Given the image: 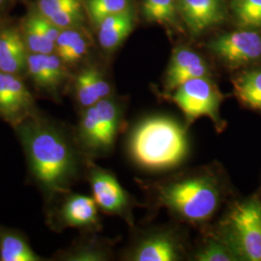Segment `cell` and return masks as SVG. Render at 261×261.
<instances>
[{"label":"cell","instance_id":"obj_1","mask_svg":"<svg viewBox=\"0 0 261 261\" xmlns=\"http://www.w3.org/2000/svg\"><path fill=\"white\" fill-rule=\"evenodd\" d=\"M152 203L180 223L204 228L232 197L224 168L210 164L142 184Z\"/></svg>","mask_w":261,"mask_h":261},{"label":"cell","instance_id":"obj_2","mask_svg":"<svg viewBox=\"0 0 261 261\" xmlns=\"http://www.w3.org/2000/svg\"><path fill=\"white\" fill-rule=\"evenodd\" d=\"M17 129L38 183L50 193L67 192L75 179L79 163L65 135L37 116L28 118Z\"/></svg>","mask_w":261,"mask_h":261},{"label":"cell","instance_id":"obj_3","mask_svg":"<svg viewBox=\"0 0 261 261\" xmlns=\"http://www.w3.org/2000/svg\"><path fill=\"white\" fill-rule=\"evenodd\" d=\"M188 127L177 120L156 115L138 123L130 133L128 150L140 168L166 171L177 168L190 152Z\"/></svg>","mask_w":261,"mask_h":261},{"label":"cell","instance_id":"obj_4","mask_svg":"<svg viewBox=\"0 0 261 261\" xmlns=\"http://www.w3.org/2000/svg\"><path fill=\"white\" fill-rule=\"evenodd\" d=\"M239 261H261V196L230 199L214 224Z\"/></svg>","mask_w":261,"mask_h":261},{"label":"cell","instance_id":"obj_5","mask_svg":"<svg viewBox=\"0 0 261 261\" xmlns=\"http://www.w3.org/2000/svg\"><path fill=\"white\" fill-rule=\"evenodd\" d=\"M123 108L111 96L84 109L77 129L80 144L90 154H105L113 148L121 128Z\"/></svg>","mask_w":261,"mask_h":261},{"label":"cell","instance_id":"obj_6","mask_svg":"<svg viewBox=\"0 0 261 261\" xmlns=\"http://www.w3.org/2000/svg\"><path fill=\"white\" fill-rule=\"evenodd\" d=\"M172 92L169 100L183 113L188 128L197 119L207 117L217 132L221 133L225 129L226 123L221 115L224 96L209 76L188 81Z\"/></svg>","mask_w":261,"mask_h":261},{"label":"cell","instance_id":"obj_7","mask_svg":"<svg viewBox=\"0 0 261 261\" xmlns=\"http://www.w3.org/2000/svg\"><path fill=\"white\" fill-rule=\"evenodd\" d=\"M186 240L176 229L159 227L140 234L125 254L130 261H179L187 257Z\"/></svg>","mask_w":261,"mask_h":261},{"label":"cell","instance_id":"obj_8","mask_svg":"<svg viewBox=\"0 0 261 261\" xmlns=\"http://www.w3.org/2000/svg\"><path fill=\"white\" fill-rule=\"evenodd\" d=\"M207 47L230 68L246 67L261 60V34L251 28L224 33L210 41Z\"/></svg>","mask_w":261,"mask_h":261},{"label":"cell","instance_id":"obj_9","mask_svg":"<svg viewBox=\"0 0 261 261\" xmlns=\"http://www.w3.org/2000/svg\"><path fill=\"white\" fill-rule=\"evenodd\" d=\"M88 180L98 208L103 213L119 216L132 224L134 201L115 175L107 169L92 167Z\"/></svg>","mask_w":261,"mask_h":261},{"label":"cell","instance_id":"obj_10","mask_svg":"<svg viewBox=\"0 0 261 261\" xmlns=\"http://www.w3.org/2000/svg\"><path fill=\"white\" fill-rule=\"evenodd\" d=\"M35 113V102L25 84L18 75L0 71V116L18 128Z\"/></svg>","mask_w":261,"mask_h":261},{"label":"cell","instance_id":"obj_11","mask_svg":"<svg viewBox=\"0 0 261 261\" xmlns=\"http://www.w3.org/2000/svg\"><path fill=\"white\" fill-rule=\"evenodd\" d=\"M177 9L193 35L222 23L226 16L224 0H177Z\"/></svg>","mask_w":261,"mask_h":261},{"label":"cell","instance_id":"obj_12","mask_svg":"<svg viewBox=\"0 0 261 261\" xmlns=\"http://www.w3.org/2000/svg\"><path fill=\"white\" fill-rule=\"evenodd\" d=\"M204 76H209L205 60L190 48H176L172 54L166 74V88L168 91H173L188 81Z\"/></svg>","mask_w":261,"mask_h":261},{"label":"cell","instance_id":"obj_13","mask_svg":"<svg viewBox=\"0 0 261 261\" xmlns=\"http://www.w3.org/2000/svg\"><path fill=\"white\" fill-rule=\"evenodd\" d=\"M64 62L56 54H28V74L36 86L55 92L65 81Z\"/></svg>","mask_w":261,"mask_h":261},{"label":"cell","instance_id":"obj_14","mask_svg":"<svg viewBox=\"0 0 261 261\" xmlns=\"http://www.w3.org/2000/svg\"><path fill=\"white\" fill-rule=\"evenodd\" d=\"M61 29L39 13L31 15L24 24V42L30 54H53Z\"/></svg>","mask_w":261,"mask_h":261},{"label":"cell","instance_id":"obj_15","mask_svg":"<svg viewBox=\"0 0 261 261\" xmlns=\"http://www.w3.org/2000/svg\"><path fill=\"white\" fill-rule=\"evenodd\" d=\"M75 91L77 103L86 109L110 97L112 86L99 69L87 67L76 75Z\"/></svg>","mask_w":261,"mask_h":261},{"label":"cell","instance_id":"obj_16","mask_svg":"<svg viewBox=\"0 0 261 261\" xmlns=\"http://www.w3.org/2000/svg\"><path fill=\"white\" fill-rule=\"evenodd\" d=\"M200 230L202 235L195 249L190 252L192 260L239 261L230 245L214 224H209Z\"/></svg>","mask_w":261,"mask_h":261},{"label":"cell","instance_id":"obj_17","mask_svg":"<svg viewBox=\"0 0 261 261\" xmlns=\"http://www.w3.org/2000/svg\"><path fill=\"white\" fill-rule=\"evenodd\" d=\"M28 47L16 29H6L0 34V71L19 75L27 70Z\"/></svg>","mask_w":261,"mask_h":261},{"label":"cell","instance_id":"obj_18","mask_svg":"<svg viewBox=\"0 0 261 261\" xmlns=\"http://www.w3.org/2000/svg\"><path fill=\"white\" fill-rule=\"evenodd\" d=\"M60 220L65 226L92 228L99 223L98 206L93 197L72 195L61 207Z\"/></svg>","mask_w":261,"mask_h":261},{"label":"cell","instance_id":"obj_19","mask_svg":"<svg viewBox=\"0 0 261 261\" xmlns=\"http://www.w3.org/2000/svg\"><path fill=\"white\" fill-rule=\"evenodd\" d=\"M135 23L133 10L108 17L98 24V41L107 51L116 49L129 36Z\"/></svg>","mask_w":261,"mask_h":261},{"label":"cell","instance_id":"obj_20","mask_svg":"<svg viewBox=\"0 0 261 261\" xmlns=\"http://www.w3.org/2000/svg\"><path fill=\"white\" fill-rule=\"evenodd\" d=\"M235 97L248 110L261 112V69L242 71L232 80Z\"/></svg>","mask_w":261,"mask_h":261},{"label":"cell","instance_id":"obj_21","mask_svg":"<svg viewBox=\"0 0 261 261\" xmlns=\"http://www.w3.org/2000/svg\"><path fill=\"white\" fill-rule=\"evenodd\" d=\"M89 49V42L76 28L62 29L56 43V54L66 64L81 61Z\"/></svg>","mask_w":261,"mask_h":261},{"label":"cell","instance_id":"obj_22","mask_svg":"<svg viewBox=\"0 0 261 261\" xmlns=\"http://www.w3.org/2000/svg\"><path fill=\"white\" fill-rule=\"evenodd\" d=\"M0 260L40 261L42 258L21 235L0 228Z\"/></svg>","mask_w":261,"mask_h":261},{"label":"cell","instance_id":"obj_23","mask_svg":"<svg viewBox=\"0 0 261 261\" xmlns=\"http://www.w3.org/2000/svg\"><path fill=\"white\" fill-rule=\"evenodd\" d=\"M110 247L108 244L99 241L79 244L61 255V259L69 261H105L110 259Z\"/></svg>","mask_w":261,"mask_h":261},{"label":"cell","instance_id":"obj_24","mask_svg":"<svg viewBox=\"0 0 261 261\" xmlns=\"http://www.w3.org/2000/svg\"><path fill=\"white\" fill-rule=\"evenodd\" d=\"M230 5L240 28H261V0H231Z\"/></svg>","mask_w":261,"mask_h":261},{"label":"cell","instance_id":"obj_25","mask_svg":"<svg viewBox=\"0 0 261 261\" xmlns=\"http://www.w3.org/2000/svg\"><path fill=\"white\" fill-rule=\"evenodd\" d=\"M87 8L92 21L98 25L106 18L120 14L130 7L129 0H88Z\"/></svg>","mask_w":261,"mask_h":261},{"label":"cell","instance_id":"obj_26","mask_svg":"<svg viewBox=\"0 0 261 261\" xmlns=\"http://www.w3.org/2000/svg\"><path fill=\"white\" fill-rule=\"evenodd\" d=\"M142 10L148 20L168 22L175 17L177 0H144Z\"/></svg>","mask_w":261,"mask_h":261},{"label":"cell","instance_id":"obj_27","mask_svg":"<svg viewBox=\"0 0 261 261\" xmlns=\"http://www.w3.org/2000/svg\"><path fill=\"white\" fill-rule=\"evenodd\" d=\"M76 1L80 0H40L38 3L39 14L47 19H51Z\"/></svg>","mask_w":261,"mask_h":261},{"label":"cell","instance_id":"obj_28","mask_svg":"<svg viewBox=\"0 0 261 261\" xmlns=\"http://www.w3.org/2000/svg\"><path fill=\"white\" fill-rule=\"evenodd\" d=\"M5 1H6V0H0V6H1V5H3Z\"/></svg>","mask_w":261,"mask_h":261},{"label":"cell","instance_id":"obj_29","mask_svg":"<svg viewBox=\"0 0 261 261\" xmlns=\"http://www.w3.org/2000/svg\"><path fill=\"white\" fill-rule=\"evenodd\" d=\"M259 195H260V196H261V189H260V194H259Z\"/></svg>","mask_w":261,"mask_h":261},{"label":"cell","instance_id":"obj_30","mask_svg":"<svg viewBox=\"0 0 261 261\" xmlns=\"http://www.w3.org/2000/svg\"><path fill=\"white\" fill-rule=\"evenodd\" d=\"M0 34H1V31H0Z\"/></svg>","mask_w":261,"mask_h":261}]
</instances>
